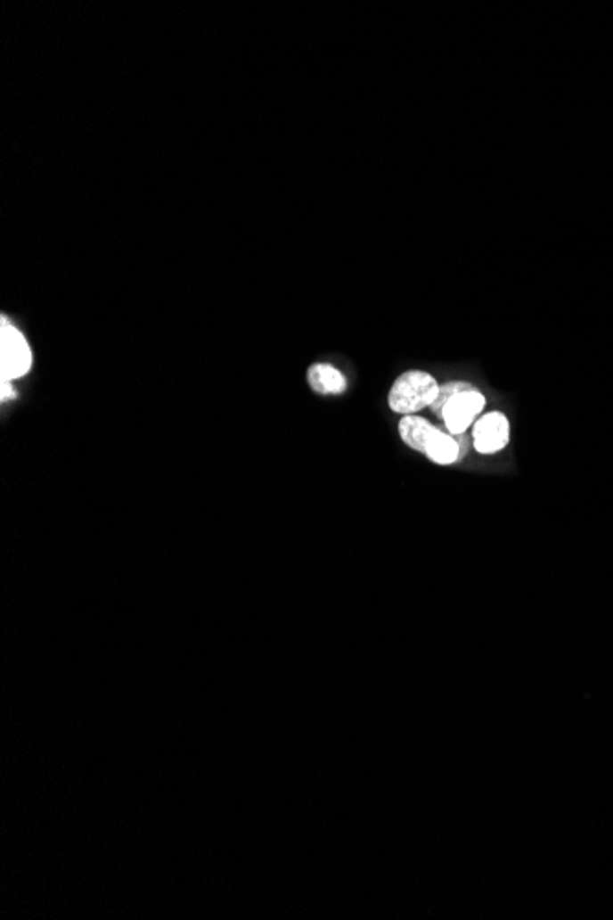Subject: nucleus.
I'll list each match as a JSON object with an SVG mask.
<instances>
[{
	"label": "nucleus",
	"mask_w": 613,
	"mask_h": 920,
	"mask_svg": "<svg viewBox=\"0 0 613 920\" xmlns=\"http://www.w3.org/2000/svg\"><path fill=\"white\" fill-rule=\"evenodd\" d=\"M485 408V395L472 388L462 393H455L445 405L441 419L445 421L448 432L459 436L467 432V428L476 421V417Z\"/></svg>",
	"instance_id": "nucleus-3"
},
{
	"label": "nucleus",
	"mask_w": 613,
	"mask_h": 920,
	"mask_svg": "<svg viewBox=\"0 0 613 920\" xmlns=\"http://www.w3.org/2000/svg\"><path fill=\"white\" fill-rule=\"evenodd\" d=\"M472 388H474L472 384H469V382H459V381H454V382H448V384L439 386L437 398L434 401V405L430 407V410H432L437 417H441L445 405L450 401V398H452L455 393H462V391H467V390H472Z\"/></svg>",
	"instance_id": "nucleus-8"
},
{
	"label": "nucleus",
	"mask_w": 613,
	"mask_h": 920,
	"mask_svg": "<svg viewBox=\"0 0 613 920\" xmlns=\"http://www.w3.org/2000/svg\"><path fill=\"white\" fill-rule=\"evenodd\" d=\"M34 366V353L24 333L6 316H0V381L15 382Z\"/></svg>",
	"instance_id": "nucleus-2"
},
{
	"label": "nucleus",
	"mask_w": 613,
	"mask_h": 920,
	"mask_svg": "<svg viewBox=\"0 0 613 920\" xmlns=\"http://www.w3.org/2000/svg\"><path fill=\"white\" fill-rule=\"evenodd\" d=\"M306 384L318 395H342L347 390L346 375L327 362H315L306 370Z\"/></svg>",
	"instance_id": "nucleus-5"
},
{
	"label": "nucleus",
	"mask_w": 613,
	"mask_h": 920,
	"mask_svg": "<svg viewBox=\"0 0 613 920\" xmlns=\"http://www.w3.org/2000/svg\"><path fill=\"white\" fill-rule=\"evenodd\" d=\"M474 448L479 454L490 456L502 452L511 439V424L505 414L490 412L481 415L474 426Z\"/></svg>",
	"instance_id": "nucleus-4"
},
{
	"label": "nucleus",
	"mask_w": 613,
	"mask_h": 920,
	"mask_svg": "<svg viewBox=\"0 0 613 920\" xmlns=\"http://www.w3.org/2000/svg\"><path fill=\"white\" fill-rule=\"evenodd\" d=\"M439 393L437 381L422 370H408L398 375L389 391L388 407L391 412L412 415L424 408H430Z\"/></svg>",
	"instance_id": "nucleus-1"
},
{
	"label": "nucleus",
	"mask_w": 613,
	"mask_h": 920,
	"mask_svg": "<svg viewBox=\"0 0 613 920\" xmlns=\"http://www.w3.org/2000/svg\"><path fill=\"white\" fill-rule=\"evenodd\" d=\"M422 454L430 459L432 464L445 467V465H454L459 462V457L463 456V447L454 434L443 432L437 428L434 436L430 438V441H428Z\"/></svg>",
	"instance_id": "nucleus-7"
},
{
	"label": "nucleus",
	"mask_w": 613,
	"mask_h": 920,
	"mask_svg": "<svg viewBox=\"0 0 613 920\" xmlns=\"http://www.w3.org/2000/svg\"><path fill=\"white\" fill-rule=\"evenodd\" d=\"M13 397H15L13 382H3V381H0V401L6 403L8 398H13Z\"/></svg>",
	"instance_id": "nucleus-9"
},
{
	"label": "nucleus",
	"mask_w": 613,
	"mask_h": 920,
	"mask_svg": "<svg viewBox=\"0 0 613 920\" xmlns=\"http://www.w3.org/2000/svg\"><path fill=\"white\" fill-rule=\"evenodd\" d=\"M437 431V426H434L430 421L417 415V414H412V415H403L401 421H398V438H401V441L415 450V452H424L428 441H430V438L434 436V432Z\"/></svg>",
	"instance_id": "nucleus-6"
}]
</instances>
